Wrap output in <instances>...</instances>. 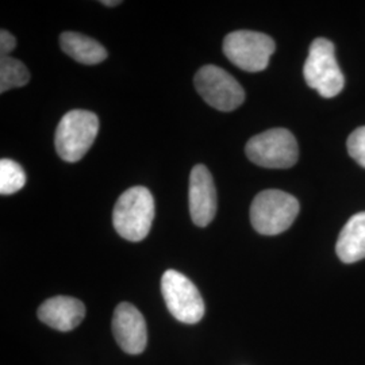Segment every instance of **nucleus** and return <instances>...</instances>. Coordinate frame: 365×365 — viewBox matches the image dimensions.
<instances>
[{"mask_svg": "<svg viewBox=\"0 0 365 365\" xmlns=\"http://www.w3.org/2000/svg\"><path fill=\"white\" fill-rule=\"evenodd\" d=\"M155 220V199L145 187H131L115 203L113 223L122 238L140 242L148 237Z\"/></svg>", "mask_w": 365, "mask_h": 365, "instance_id": "nucleus-1", "label": "nucleus"}, {"mask_svg": "<svg viewBox=\"0 0 365 365\" xmlns=\"http://www.w3.org/2000/svg\"><path fill=\"white\" fill-rule=\"evenodd\" d=\"M299 209L295 196L280 190H265L252 202L250 222L260 235H280L297 220Z\"/></svg>", "mask_w": 365, "mask_h": 365, "instance_id": "nucleus-2", "label": "nucleus"}, {"mask_svg": "<svg viewBox=\"0 0 365 365\" xmlns=\"http://www.w3.org/2000/svg\"><path fill=\"white\" fill-rule=\"evenodd\" d=\"M303 76L307 86L322 98H334L344 90L345 78L339 69L331 41L314 39L304 63Z\"/></svg>", "mask_w": 365, "mask_h": 365, "instance_id": "nucleus-3", "label": "nucleus"}, {"mask_svg": "<svg viewBox=\"0 0 365 365\" xmlns=\"http://www.w3.org/2000/svg\"><path fill=\"white\" fill-rule=\"evenodd\" d=\"M99 131V119L86 110H73L61 118L56 130L57 155L68 163H76L90 150Z\"/></svg>", "mask_w": 365, "mask_h": 365, "instance_id": "nucleus-4", "label": "nucleus"}, {"mask_svg": "<svg viewBox=\"0 0 365 365\" xmlns=\"http://www.w3.org/2000/svg\"><path fill=\"white\" fill-rule=\"evenodd\" d=\"M245 152L252 163L269 170L291 168L299 156L298 143L287 129H271L252 137Z\"/></svg>", "mask_w": 365, "mask_h": 365, "instance_id": "nucleus-5", "label": "nucleus"}, {"mask_svg": "<svg viewBox=\"0 0 365 365\" xmlns=\"http://www.w3.org/2000/svg\"><path fill=\"white\" fill-rule=\"evenodd\" d=\"M276 45L267 34L250 30H238L226 36L223 53L230 63L247 72H261L274 54Z\"/></svg>", "mask_w": 365, "mask_h": 365, "instance_id": "nucleus-6", "label": "nucleus"}, {"mask_svg": "<svg viewBox=\"0 0 365 365\" xmlns=\"http://www.w3.org/2000/svg\"><path fill=\"white\" fill-rule=\"evenodd\" d=\"M197 93L207 105L223 113L233 111L244 103L245 91L230 73L220 66L200 68L194 78Z\"/></svg>", "mask_w": 365, "mask_h": 365, "instance_id": "nucleus-7", "label": "nucleus"}, {"mask_svg": "<svg viewBox=\"0 0 365 365\" xmlns=\"http://www.w3.org/2000/svg\"><path fill=\"white\" fill-rule=\"evenodd\" d=\"M161 292L170 313L182 324H197L205 315V303L195 284L170 269L161 277Z\"/></svg>", "mask_w": 365, "mask_h": 365, "instance_id": "nucleus-8", "label": "nucleus"}, {"mask_svg": "<svg viewBox=\"0 0 365 365\" xmlns=\"http://www.w3.org/2000/svg\"><path fill=\"white\" fill-rule=\"evenodd\" d=\"M113 333L122 351L140 354L148 344V330L144 315L130 303L118 304L113 317Z\"/></svg>", "mask_w": 365, "mask_h": 365, "instance_id": "nucleus-9", "label": "nucleus"}, {"mask_svg": "<svg viewBox=\"0 0 365 365\" xmlns=\"http://www.w3.org/2000/svg\"><path fill=\"white\" fill-rule=\"evenodd\" d=\"M190 212L196 226L205 227L217 212V191L212 176L205 165H195L190 176Z\"/></svg>", "mask_w": 365, "mask_h": 365, "instance_id": "nucleus-10", "label": "nucleus"}, {"mask_svg": "<svg viewBox=\"0 0 365 365\" xmlns=\"http://www.w3.org/2000/svg\"><path fill=\"white\" fill-rule=\"evenodd\" d=\"M86 317L84 304L71 297H54L45 300L38 309V318L48 327L60 331L78 327Z\"/></svg>", "mask_w": 365, "mask_h": 365, "instance_id": "nucleus-11", "label": "nucleus"}, {"mask_svg": "<svg viewBox=\"0 0 365 365\" xmlns=\"http://www.w3.org/2000/svg\"><path fill=\"white\" fill-rule=\"evenodd\" d=\"M336 252L339 260L345 264L365 259V211L353 215L342 227Z\"/></svg>", "mask_w": 365, "mask_h": 365, "instance_id": "nucleus-12", "label": "nucleus"}, {"mask_svg": "<svg viewBox=\"0 0 365 365\" xmlns=\"http://www.w3.org/2000/svg\"><path fill=\"white\" fill-rule=\"evenodd\" d=\"M60 46L75 61L84 66H95L107 58L105 48L84 34L66 31L60 37Z\"/></svg>", "mask_w": 365, "mask_h": 365, "instance_id": "nucleus-13", "label": "nucleus"}, {"mask_svg": "<svg viewBox=\"0 0 365 365\" xmlns=\"http://www.w3.org/2000/svg\"><path fill=\"white\" fill-rule=\"evenodd\" d=\"M30 75L26 66L13 57H1L0 60V92L9 91L26 86Z\"/></svg>", "mask_w": 365, "mask_h": 365, "instance_id": "nucleus-14", "label": "nucleus"}, {"mask_svg": "<svg viewBox=\"0 0 365 365\" xmlns=\"http://www.w3.org/2000/svg\"><path fill=\"white\" fill-rule=\"evenodd\" d=\"M26 184V173L13 160L1 158L0 161V194L11 195L22 190Z\"/></svg>", "mask_w": 365, "mask_h": 365, "instance_id": "nucleus-15", "label": "nucleus"}, {"mask_svg": "<svg viewBox=\"0 0 365 365\" xmlns=\"http://www.w3.org/2000/svg\"><path fill=\"white\" fill-rule=\"evenodd\" d=\"M346 145L353 160L365 168V126L353 131Z\"/></svg>", "mask_w": 365, "mask_h": 365, "instance_id": "nucleus-16", "label": "nucleus"}, {"mask_svg": "<svg viewBox=\"0 0 365 365\" xmlns=\"http://www.w3.org/2000/svg\"><path fill=\"white\" fill-rule=\"evenodd\" d=\"M15 46H16L15 37L10 31L3 29L0 31V54H1V57H9V53L13 52Z\"/></svg>", "mask_w": 365, "mask_h": 365, "instance_id": "nucleus-17", "label": "nucleus"}, {"mask_svg": "<svg viewBox=\"0 0 365 365\" xmlns=\"http://www.w3.org/2000/svg\"><path fill=\"white\" fill-rule=\"evenodd\" d=\"M102 4L103 6H107V7H114V6H118V4H120V1H117V0H111V1H108V0H105V1H102Z\"/></svg>", "mask_w": 365, "mask_h": 365, "instance_id": "nucleus-18", "label": "nucleus"}]
</instances>
